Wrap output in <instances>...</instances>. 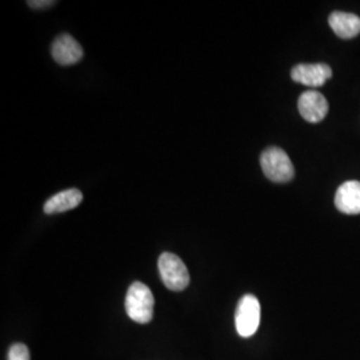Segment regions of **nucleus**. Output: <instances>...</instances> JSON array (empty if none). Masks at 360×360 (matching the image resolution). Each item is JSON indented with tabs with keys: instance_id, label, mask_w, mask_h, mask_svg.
Here are the masks:
<instances>
[{
	"instance_id": "1",
	"label": "nucleus",
	"mask_w": 360,
	"mask_h": 360,
	"mask_svg": "<svg viewBox=\"0 0 360 360\" xmlns=\"http://www.w3.org/2000/svg\"><path fill=\"white\" fill-rule=\"evenodd\" d=\"M154 295L146 284L134 282L129 285L126 296V311L129 319L141 324L151 322L154 316Z\"/></svg>"
},
{
	"instance_id": "2",
	"label": "nucleus",
	"mask_w": 360,
	"mask_h": 360,
	"mask_svg": "<svg viewBox=\"0 0 360 360\" xmlns=\"http://www.w3.org/2000/svg\"><path fill=\"white\" fill-rule=\"evenodd\" d=\"M260 166L264 175L275 183H287L295 176L291 159L279 147H269L260 156Z\"/></svg>"
},
{
	"instance_id": "3",
	"label": "nucleus",
	"mask_w": 360,
	"mask_h": 360,
	"mask_svg": "<svg viewBox=\"0 0 360 360\" xmlns=\"http://www.w3.org/2000/svg\"><path fill=\"white\" fill-rule=\"evenodd\" d=\"M159 274L165 285L171 291H183L190 284V274L183 260L175 254L165 252L158 262Z\"/></svg>"
},
{
	"instance_id": "4",
	"label": "nucleus",
	"mask_w": 360,
	"mask_h": 360,
	"mask_svg": "<svg viewBox=\"0 0 360 360\" xmlns=\"http://www.w3.org/2000/svg\"><path fill=\"white\" fill-rule=\"evenodd\" d=\"M260 323V304L254 295H245L236 309L235 324L236 331L242 338H250L257 331Z\"/></svg>"
},
{
	"instance_id": "5",
	"label": "nucleus",
	"mask_w": 360,
	"mask_h": 360,
	"mask_svg": "<svg viewBox=\"0 0 360 360\" xmlns=\"http://www.w3.org/2000/svg\"><path fill=\"white\" fill-rule=\"evenodd\" d=\"M297 108L304 120L309 123H319L328 114V102L321 92L306 91L297 101Z\"/></svg>"
},
{
	"instance_id": "6",
	"label": "nucleus",
	"mask_w": 360,
	"mask_h": 360,
	"mask_svg": "<svg viewBox=\"0 0 360 360\" xmlns=\"http://www.w3.org/2000/svg\"><path fill=\"white\" fill-rule=\"evenodd\" d=\"M333 77V70L324 63L316 65H297L291 70V77L296 83L307 87H322Z\"/></svg>"
},
{
	"instance_id": "7",
	"label": "nucleus",
	"mask_w": 360,
	"mask_h": 360,
	"mask_svg": "<svg viewBox=\"0 0 360 360\" xmlns=\"http://www.w3.org/2000/svg\"><path fill=\"white\" fill-rule=\"evenodd\" d=\"M52 58L60 65H72L83 58V49L71 35H59L53 40L51 47Z\"/></svg>"
},
{
	"instance_id": "8",
	"label": "nucleus",
	"mask_w": 360,
	"mask_h": 360,
	"mask_svg": "<svg viewBox=\"0 0 360 360\" xmlns=\"http://www.w3.org/2000/svg\"><path fill=\"white\" fill-rule=\"evenodd\" d=\"M335 206L347 215L360 214V181L348 180L343 183L335 195Z\"/></svg>"
},
{
	"instance_id": "9",
	"label": "nucleus",
	"mask_w": 360,
	"mask_h": 360,
	"mask_svg": "<svg viewBox=\"0 0 360 360\" xmlns=\"http://www.w3.org/2000/svg\"><path fill=\"white\" fill-rule=\"evenodd\" d=\"M330 27L342 39H352L360 34V18L355 13L335 11L328 18Z\"/></svg>"
},
{
	"instance_id": "10",
	"label": "nucleus",
	"mask_w": 360,
	"mask_h": 360,
	"mask_svg": "<svg viewBox=\"0 0 360 360\" xmlns=\"http://www.w3.org/2000/svg\"><path fill=\"white\" fill-rule=\"evenodd\" d=\"M82 202H83V193H80L77 188H70L51 196L44 205V212L49 215L60 214V212L74 210Z\"/></svg>"
},
{
	"instance_id": "11",
	"label": "nucleus",
	"mask_w": 360,
	"mask_h": 360,
	"mask_svg": "<svg viewBox=\"0 0 360 360\" xmlns=\"http://www.w3.org/2000/svg\"><path fill=\"white\" fill-rule=\"evenodd\" d=\"M8 360H30V351L26 345H13L8 351Z\"/></svg>"
},
{
	"instance_id": "12",
	"label": "nucleus",
	"mask_w": 360,
	"mask_h": 360,
	"mask_svg": "<svg viewBox=\"0 0 360 360\" xmlns=\"http://www.w3.org/2000/svg\"><path fill=\"white\" fill-rule=\"evenodd\" d=\"M27 4L31 7V8H37V10H40V8H47V7H51L55 4V1H51V0H30V1H27Z\"/></svg>"
}]
</instances>
